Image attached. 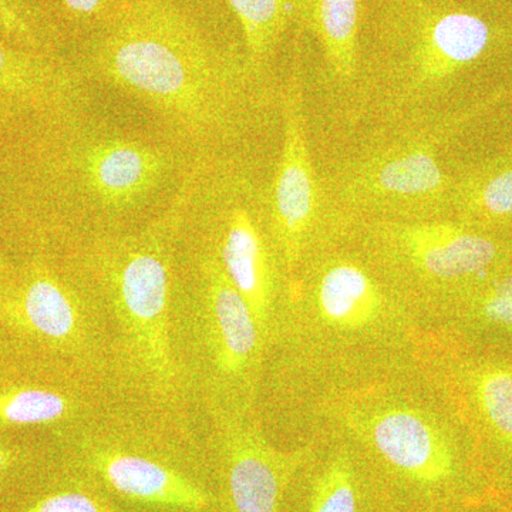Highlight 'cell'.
<instances>
[{"label":"cell","instance_id":"6da1fadb","mask_svg":"<svg viewBox=\"0 0 512 512\" xmlns=\"http://www.w3.org/2000/svg\"><path fill=\"white\" fill-rule=\"evenodd\" d=\"M77 67L154 114L194 161H266L281 137V80L212 42L173 0H123Z\"/></svg>","mask_w":512,"mask_h":512},{"label":"cell","instance_id":"7a4b0ae2","mask_svg":"<svg viewBox=\"0 0 512 512\" xmlns=\"http://www.w3.org/2000/svg\"><path fill=\"white\" fill-rule=\"evenodd\" d=\"M10 136L0 150V195L76 244L163 210L194 164L163 134L131 133L90 110L23 120Z\"/></svg>","mask_w":512,"mask_h":512},{"label":"cell","instance_id":"3957f363","mask_svg":"<svg viewBox=\"0 0 512 512\" xmlns=\"http://www.w3.org/2000/svg\"><path fill=\"white\" fill-rule=\"evenodd\" d=\"M301 440L345 441L379 493L436 507L460 487L476 444L447 387L423 359L390 372L293 394Z\"/></svg>","mask_w":512,"mask_h":512},{"label":"cell","instance_id":"277c9868","mask_svg":"<svg viewBox=\"0 0 512 512\" xmlns=\"http://www.w3.org/2000/svg\"><path fill=\"white\" fill-rule=\"evenodd\" d=\"M429 332L348 232L303 259L269 356L289 396L420 360ZM268 356V357H269Z\"/></svg>","mask_w":512,"mask_h":512},{"label":"cell","instance_id":"5b68a950","mask_svg":"<svg viewBox=\"0 0 512 512\" xmlns=\"http://www.w3.org/2000/svg\"><path fill=\"white\" fill-rule=\"evenodd\" d=\"M498 43L494 25L456 0H380L340 126L353 136L399 130L470 104L464 92Z\"/></svg>","mask_w":512,"mask_h":512},{"label":"cell","instance_id":"8992f818","mask_svg":"<svg viewBox=\"0 0 512 512\" xmlns=\"http://www.w3.org/2000/svg\"><path fill=\"white\" fill-rule=\"evenodd\" d=\"M510 99L501 86L437 119L355 134L348 147L316 161L333 234L363 221L451 218L456 168H447L444 153L470 124Z\"/></svg>","mask_w":512,"mask_h":512},{"label":"cell","instance_id":"52a82bcc","mask_svg":"<svg viewBox=\"0 0 512 512\" xmlns=\"http://www.w3.org/2000/svg\"><path fill=\"white\" fill-rule=\"evenodd\" d=\"M348 234L430 332L512 256V237L454 220H372Z\"/></svg>","mask_w":512,"mask_h":512},{"label":"cell","instance_id":"ba28073f","mask_svg":"<svg viewBox=\"0 0 512 512\" xmlns=\"http://www.w3.org/2000/svg\"><path fill=\"white\" fill-rule=\"evenodd\" d=\"M268 208L276 245L291 279L306 256L339 237L330 228L320 188L299 50L281 80V138L269 174Z\"/></svg>","mask_w":512,"mask_h":512},{"label":"cell","instance_id":"9c48e42d","mask_svg":"<svg viewBox=\"0 0 512 512\" xmlns=\"http://www.w3.org/2000/svg\"><path fill=\"white\" fill-rule=\"evenodd\" d=\"M178 217L184 261L205 318V338L212 372L220 387L221 409H251L264 376L268 345L218 256L184 224L180 207Z\"/></svg>","mask_w":512,"mask_h":512},{"label":"cell","instance_id":"30bf717a","mask_svg":"<svg viewBox=\"0 0 512 512\" xmlns=\"http://www.w3.org/2000/svg\"><path fill=\"white\" fill-rule=\"evenodd\" d=\"M312 440L282 450L265 436L251 409H221L215 454L217 512H284L293 478L308 460Z\"/></svg>","mask_w":512,"mask_h":512},{"label":"cell","instance_id":"8fae6325","mask_svg":"<svg viewBox=\"0 0 512 512\" xmlns=\"http://www.w3.org/2000/svg\"><path fill=\"white\" fill-rule=\"evenodd\" d=\"M421 359L466 420L478 456L512 466V356L461 348L429 333Z\"/></svg>","mask_w":512,"mask_h":512},{"label":"cell","instance_id":"7c38bea8","mask_svg":"<svg viewBox=\"0 0 512 512\" xmlns=\"http://www.w3.org/2000/svg\"><path fill=\"white\" fill-rule=\"evenodd\" d=\"M0 100L26 119H52L90 110L92 93L76 63L0 42Z\"/></svg>","mask_w":512,"mask_h":512},{"label":"cell","instance_id":"4fadbf2b","mask_svg":"<svg viewBox=\"0 0 512 512\" xmlns=\"http://www.w3.org/2000/svg\"><path fill=\"white\" fill-rule=\"evenodd\" d=\"M362 0H302L298 22L315 33L322 50L320 79L330 113L342 123L360 67Z\"/></svg>","mask_w":512,"mask_h":512},{"label":"cell","instance_id":"5bb4252c","mask_svg":"<svg viewBox=\"0 0 512 512\" xmlns=\"http://www.w3.org/2000/svg\"><path fill=\"white\" fill-rule=\"evenodd\" d=\"M429 333L461 348L512 356V256Z\"/></svg>","mask_w":512,"mask_h":512},{"label":"cell","instance_id":"9a60e30c","mask_svg":"<svg viewBox=\"0 0 512 512\" xmlns=\"http://www.w3.org/2000/svg\"><path fill=\"white\" fill-rule=\"evenodd\" d=\"M451 218L512 237V141L454 171Z\"/></svg>","mask_w":512,"mask_h":512},{"label":"cell","instance_id":"2e32d148","mask_svg":"<svg viewBox=\"0 0 512 512\" xmlns=\"http://www.w3.org/2000/svg\"><path fill=\"white\" fill-rule=\"evenodd\" d=\"M311 456L302 471L308 477L305 512H360L369 494L377 491L375 481L345 441L313 437Z\"/></svg>","mask_w":512,"mask_h":512},{"label":"cell","instance_id":"e0dca14e","mask_svg":"<svg viewBox=\"0 0 512 512\" xmlns=\"http://www.w3.org/2000/svg\"><path fill=\"white\" fill-rule=\"evenodd\" d=\"M23 315L46 338L66 340L79 330L80 301L69 282L50 269H36L20 293Z\"/></svg>","mask_w":512,"mask_h":512},{"label":"cell","instance_id":"ac0fdd59","mask_svg":"<svg viewBox=\"0 0 512 512\" xmlns=\"http://www.w3.org/2000/svg\"><path fill=\"white\" fill-rule=\"evenodd\" d=\"M244 35V52L258 72L275 74L274 60L282 36L298 22L302 0H227Z\"/></svg>","mask_w":512,"mask_h":512},{"label":"cell","instance_id":"d6986e66","mask_svg":"<svg viewBox=\"0 0 512 512\" xmlns=\"http://www.w3.org/2000/svg\"><path fill=\"white\" fill-rule=\"evenodd\" d=\"M18 512H128L93 476L76 466L62 484L37 495Z\"/></svg>","mask_w":512,"mask_h":512},{"label":"cell","instance_id":"ffe728a7","mask_svg":"<svg viewBox=\"0 0 512 512\" xmlns=\"http://www.w3.org/2000/svg\"><path fill=\"white\" fill-rule=\"evenodd\" d=\"M69 412L62 394L26 389L0 397V420L9 424H45L60 420Z\"/></svg>","mask_w":512,"mask_h":512},{"label":"cell","instance_id":"44dd1931","mask_svg":"<svg viewBox=\"0 0 512 512\" xmlns=\"http://www.w3.org/2000/svg\"><path fill=\"white\" fill-rule=\"evenodd\" d=\"M0 29L23 49L49 53L33 16L22 0H0Z\"/></svg>","mask_w":512,"mask_h":512},{"label":"cell","instance_id":"7402d4cb","mask_svg":"<svg viewBox=\"0 0 512 512\" xmlns=\"http://www.w3.org/2000/svg\"><path fill=\"white\" fill-rule=\"evenodd\" d=\"M64 8L80 22H107L123 0H62Z\"/></svg>","mask_w":512,"mask_h":512},{"label":"cell","instance_id":"603a6c76","mask_svg":"<svg viewBox=\"0 0 512 512\" xmlns=\"http://www.w3.org/2000/svg\"><path fill=\"white\" fill-rule=\"evenodd\" d=\"M26 119L22 111L16 109L12 104L0 100V136H8L18 124Z\"/></svg>","mask_w":512,"mask_h":512},{"label":"cell","instance_id":"cb8c5ba5","mask_svg":"<svg viewBox=\"0 0 512 512\" xmlns=\"http://www.w3.org/2000/svg\"><path fill=\"white\" fill-rule=\"evenodd\" d=\"M10 466H12V458L3 448H0V480H2L3 474L10 470Z\"/></svg>","mask_w":512,"mask_h":512}]
</instances>
